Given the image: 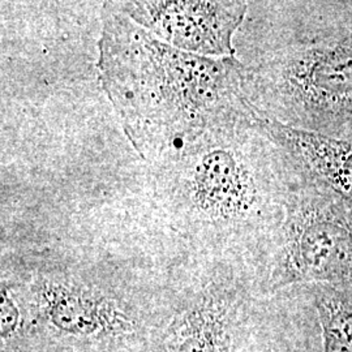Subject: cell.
I'll return each instance as SVG.
<instances>
[{
	"label": "cell",
	"instance_id": "obj_1",
	"mask_svg": "<svg viewBox=\"0 0 352 352\" xmlns=\"http://www.w3.org/2000/svg\"><path fill=\"white\" fill-rule=\"evenodd\" d=\"M98 69L129 142L153 164L261 120L247 100L238 58L175 49L113 4L103 7Z\"/></svg>",
	"mask_w": 352,
	"mask_h": 352
},
{
	"label": "cell",
	"instance_id": "obj_2",
	"mask_svg": "<svg viewBox=\"0 0 352 352\" xmlns=\"http://www.w3.org/2000/svg\"><path fill=\"white\" fill-rule=\"evenodd\" d=\"M299 173L258 123L154 164V200L179 230L227 258L261 264L283 223Z\"/></svg>",
	"mask_w": 352,
	"mask_h": 352
},
{
	"label": "cell",
	"instance_id": "obj_3",
	"mask_svg": "<svg viewBox=\"0 0 352 352\" xmlns=\"http://www.w3.org/2000/svg\"><path fill=\"white\" fill-rule=\"evenodd\" d=\"M267 6L240 60L252 109L264 122L352 141V1Z\"/></svg>",
	"mask_w": 352,
	"mask_h": 352
},
{
	"label": "cell",
	"instance_id": "obj_4",
	"mask_svg": "<svg viewBox=\"0 0 352 352\" xmlns=\"http://www.w3.org/2000/svg\"><path fill=\"white\" fill-rule=\"evenodd\" d=\"M299 173L283 223L260 265L264 292L312 283H352V206Z\"/></svg>",
	"mask_w": 352,
	"mask_h": 352
},
{
	"label": "cell",
	"instance_id": "obj_5",
	"mask_svg": "<svg viewBox=\"0 0 352 352\" xmlns=\"http://www.w3.org/2000/svg\"><path fill=\"white\" fill-rule=\"evenodd\" d=\"M276 305L253 265L225 260L179 307L161 352H272L266 320Z\"/></svg>",
	"mask_w": 352,
	"mask_h": 352
},
{
	"label": "cell",
	"instance_id": "obj_6",
	"mask_svg": "<svg viewBox=\"0 0 352 352\" xmlns=\"http://www.w3.org/2000/svg\"><path fill=\"white\" fill-rule=\"evenodd\" d=\"M24 295L38 322L62 340H118L136 327L135 316L113 291L75 273H38Z\"/></svg>",
	"mask_w": 352,
	"mask_h": 352
},
{
	"label": "cell",
	"instance_id": "obj_7",
	"mask_svg": "<svg viewBox=\"0 0 352 352\" xmlns=\"http://www.w3.org/2000/svg\"><path fill=\"white\" fill-rule=\"evenodd\" d=\"M136 24L179 50L234 58L232 39L251 6L248 1H123L115 6Z\"/></svg>",
	"mask_w": 352,
	"mask_h": 352
},
{
	"label": "cell",
	"instance_id": "obj_8",
	"mask_svg": "<svg viewBox=\"0 0 352 352\" xmlns=\"http://www.w3.org/2000/svg\"><path fill=\"white\" fill-rule=\"evenodd\" d=\"M296 320L294 352H352V283H312L277 292Z\"/></svg>",
	"mask_w": 352,
	"mask_h": 352
},
{
	"label": "cell",
	"instance_id": "obj_9",
	"mask_svg": "<svg viewBox=\"0 0 352 352\" xmlns=\"http://www.w3.org/2000/svg\"><path fill=\"white\" fill-rule=\"evenodd\" d=\"M261 126L299 170L322 182L352 206V141L330 139L264 120Z\"/></svg>",
	"mask_w": 352,
	"mask_h": 352
},
{
	"label": "cell",
	"instance_id": "obj_10",
	"mask_svg": "<svg viewBox=\"0 0 352 352\" xmlns=\"http://www.w3.org/2000/svg\"><path fill=\"white\" fill-rule=\"evenodd\" d=\"M23 325V312L17 304L14 292L4 283L1 285L0 307V333L3 343L13 340Z\"/></svg>",
	"mask_w": 352,
	"mask_h": 352
}]
</instances>
